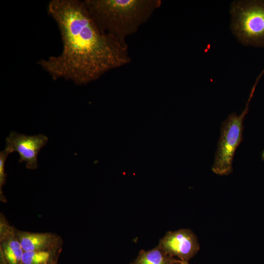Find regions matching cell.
Here are the masks:
<instances>
[{"label": "cell", "mask_w": 264, "mask_h": 264, "mask_svg": "<svg viewBox=\"0 0 264 264\" xmlns=\"http://www.w3.org/2000/svg\"><path fill=\"white\" fill-rule=\"evenodd\" d=\"M129 264H133L132 262H131Z\"/></svg>", "instance_id": "obj_16"}, {"label": "cell", "mask_w": 264, "mask_h": 264, "mask_svg": "<svg viewBox=\"0 0 264 264\" xmlns=\"http://www.w3.org/2000/svg\"><path fill=\"white\" fill-rule=\"evenodd\" d=\"M57 262H58V261H54V262L51 263L49 264H57Z\"/></svg>", "instance_id": "obj_13"}, {"label": "cell", "mask_w": 264, "mask_h": 264, "mask_svg": "<svg viewBox=\"0 0 264 264\" xmlns=\"http://www.w3.org/2000/svg\"><path fill=\"white\" fill-rule=\"evenodd\" d=\"M47 10L59 27L63 50L38 64L54 80L86 85L131 62L128 45L99 29L84 0H52Z\"/></svg>", "instance_id": "obj_1"}, {"label": "cell", "mask_w": 264, "mask_h": 264, "mask_svg": "<svg viewBox=\"0 0 264 264\" xmlns=\"http://www.w3.org/2000/svg\"><path fill=\"white\" fill-rule=\"evenodd\" d=\"M60 254L46 251H24L22 264H49L58 261Z\"/></svg>", "instance_id": "obj_10"}, {"label": "cell", "mask_w": 264, "mask_h": 264, "mask_svg": "<svg viewBox=\"0 0 264 264\" xmlns=\"http://www.w3.org/2000/svg\"><path fill=\"white\" fill-rule=\"evenodd\" d=\"M175 264H179V262H178V259L177 260V262Z\"/></svg>", "instance_id": "obj_15"}, {"label": "cell", "mask_w": 264, "mask_h": 264, "mask_svg": "<svg viewBox=\"0 0 264 264\" xmlns=\"http://www.w3.org/2000/svg\"><path fill=\"white\" fill-rule=\"evenodd\" d=\"M93 20L103 32L127 45L126 38L136 33L161 4L160 0H85Z\"/></svg>", "instance_id": "obj_2"}, {"label": "cell", "mask_w": 264, "mask_h": 264, "mask_svg": "<svg viewBox=\"0 0 264 264\" xmlns=\"http://www.w3.org/2000/svg\"><path fill=\"white\" fill-rule=\"evenodd\" d=\"M231 28L242 44L264 46V0H237L232 2Z\"/></svg>", "instance_id": "obj_3"}, {"label": "cell", "mask_w": 264, "mask_h": 264, "mask_svg": "<svg viewBox=\"0 0 264 264\" xmlns=\"http://www.w3.org/2000/svg\"><path fill=\"white\" fill-rule=\"evenodd\" d=\"M254 86L246 107L239 115L231 113L222 123L220 136L215 155L213 172L220 176H227L233 172V161L236 150L243 139V121L248 113V105L254 92Z\"/></svg>", "instance_id": "obj_4"}, {"label": "cell", "mask_w": 264, "mask_h": 264, "mask_svg": "<svg viewBox=\"0 0 264 264\" xmlns=\"http://www.w3.org/2000/svg\"><path fill=\"white\" fill-rule=\"evenodd\" d=\"M10 153L4 149L0 152V199L3 202H6V198L4 197L2 187L5 184L7 175L5 171V162Z\"/></svg>", "instance_id": "obj_11"}, {"label": "cell", "mask_w": 264, "mask_h": 264, "mask_svg": "<svg viewBox=\"0 0 264 264\" xmlns=\"http://www.w3.org/2000/svg\"><path fill=\"white\" fill-rule=\"evenodd\" d=\"M178 262L179 264H190L188 261H184L178 260Z\"/></svg>", "instance_id": "obj_12"}, {"label": "cell", "mask_w": 264, "mask_h": 264, "mask_svg": "<svg viewBox=\"0 0 264 264\" xmlns=\"http://www.w3.org/2000/svg\"><path fill=\"white\" fill-rule=\"evenodd\" d=\"M5 140V150L10 154L17 152L20 156L19 163L25 162L27 169L35 170L38 167V154L48 139L43 134L27 135L11 132Z\"/></svg>", "instance_id": "obj_5"}, {"label": "cell", "mask_w": 264, "mask_h": 264, "mask_svg": "<svg viewBox=\"0 0 264 264\" xmlns=\"http://www.w3.org/2000/svg\"><path fill=\"white\" fill-rule=\"evenodd\" d=\"M262 159H263V160L264 159V151L263 152V153L262 154Z\"/></svg>", "instance_id": "obj_14"}, {"label": "cell", "mask_w": 264, "mask_h": 264, "mask_svg": "<svg viewBox=\"0 0 264 264\" xmlns=\"http://www.w3.org/2000/svg\"><path fill=\"white\" fill-rule=\"evenodd\" d=\"M24 250L11 226L3 214L0 215V264H22Z\"/></svg>", "instance_id": "obj_7"}, {"label": "cell", "mask_w": 264, "mask_h": 264, "mask_svg": "<svg viewBox=\"0 0 264 264\" xmlns=\"http://www.w3.org/2000/svg\"><path fill=\"white\" fill-rule=\"evenodd\" d=\"M158 245L168 255L188 262L200 248L197 236L189 229L167 232L159 240Z\"/></svg>", "instance_id": "obj_6"}, {"label": "cell", "mask_w": 264, "mask_h": 264, "mask_svg": "<svg viewBox=\"0 0 264 264\" xmlns=\"http://www.w3.org/2000/svg\"><path fill=\"white\" fill-rule=\"evenodd\" d=\"M178 259L168 255L158 245L149 250H141L133 264H175Z\"/></svg>", "instance_id": "obj_9"}, {"label": "cell", "mask_w": 264, "mask_h": 264, "mask_svg": "<svg viewBox=\"0 0 264 264\" xmlns=\"http://www.w3.org/2000/svg\"><path fill=\"white\" fill-rule=\"evenodd\" d=\"M16 236L24 251H62L63 241L58 235L50 232L38 233L16 229Z\"/></svg>", "instance_id": "obj_8"}]
</instances>
